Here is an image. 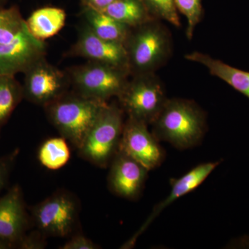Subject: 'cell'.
I'll return each mask as SVG.
<instances>
[{
  "label": "cell",
  "instance_id": "6da1fadb",
  "mask_svg": "<svg viewBox=\"0 0 249 249\" xmlns=\"http://www.w3.org/2000/svg\"><path fill=\"white\" fill-rule=\"evenodd\" d=\"M152 133L159 141L170 142L180 149L195 146L205 132L204 112L193 101L167 100L152 124Z\"/></svg>",
  "mask_w": 249,
  "mask_h": 249
},
{
  "label": "cell",
  "instance_id": "7a4b0ae2",
  "mask_svg": "<svg viewBox=\"0 0 249 249\" xmlns=\"http://www.w3.org/2000/svg\"><path fill=\"white\" fill-rule=\"evenodd\" d=\"M106 101L76 94L62 95L45 106L49 120L62 137L79 149Z\"/></svg>",
  "mask_w": 249,
  "mask_h": 249
},
{
  "label": "cell",
  "instance_id": "3957f363",
  "mask_svg": "<svg viewBox=\"0 0 249 249\" xmlns=\"http://www.w3.org/2000/svg\"><path fill=\"white\" fill-rule=\"evenodd\" d=\"M129 33L124 46L129 71L137 75L152 73L169 57L171 47L166 30L157 23L147 22Z\"/></svg>",
  "mask_w": 249,
  "mask_h": 249
},
{
  "label": "cell",
  "instance_id": "277c9868",
  "mask_svg": "<svg viewBox=\"0 0 249 249\" xmlns=\"http://www.w3.org/2000/svg\"><path fill=\"white\" fill-rule=\"evenodd\" d=\"M124 126L123 111L106 105L78 149L80 155L98 166H107L119 150Z\"/></svg>",
  "mask_w": 249,
  "mask_h": 249
},
{
  "label": "cell",
  "instance_id": "5b68a950",
  "mask_svg": "<svg viewBox=\"0 0 249 249\" xmlns=\"http://www.w3.org/2000/svg\"><path fill=\"white\" fill-rule=\"evenodd\" d=\"M129 72L119 67L89 61L72 69L70 75L77 93L106 102L113 96H120L128 83Z\"/></svg>",
  "mask_w": 249,
  "mask_h": 249
},
{
  "label": "cell",
  "instance_id": "8992f818",
  "mask_svg": "<svg viewBox=\"0 0 249 249\" xmlns=\"http://www.w3.org/2000/svg\"><path fill=\"white\" fill-rule=\"evenodd\" d=\"M129 117L152 124L167 101L160 80L152 73L137 75L119 96Z\"/></svg>",
  "mask_w": 249,
  "mask_h": 249
},
{
  "label": "cell",
  "instance_id": "52a82bcc",
  "mask_svg": "<svg viewBox=\"0 0 249 249\" xmlns=\"http://www.w3.org/2000/svg\"><path fill=\"white\" fill-rule=\"evenodd\" d=\"M78 207L75 199L66 193H57L36 205L33 218L44 235L65 237L76 225Z\"/></svg>",
  "mask_w": 249,
  "mask_h": 249
},
{
  "label": "cell",
  "instance_id": "ba28073f",
  "mask_svg": "<svg viewBox=\"0 0 249 249\" xmlns=\"http://www.w3.org/2000/svg\"><path fill=\"white\" fill-rule=\"evenodd\" d=\"M158 142L147 129V124L128 116L124 124L119 151L150 170L159 166L163 159V152Z\"/></svg>",
  "mask_w": 249,
  "mask_h": 249
},
{
  "label": "cell",
  "instance_id": "9c48e42d",
  "mask_svg": "<svg viewBox=\"0 0 249 249\" xmlns=\"http://www.w3.org/2000/svg\"><path fill=\"white\" fill-rule=\"evenodd\" d=\"M24 73L23 95L31 102L45 107L65 94V74L45 58L36 62Z\"/></svg>",
  "mask_w": 249,
  "mask_h": 249
},
{
  "label": "cell",
  "instance_id": "30bf717a",
  "mask_svg": "<svg viewBox=\"0 0 249 249\" xmlns=\"http://www.w3.org/2000/svg\"><path fill=\"white\" fill-rule=\"evenodd\" d=\"M45 42L34 37L27 26L14 39L6 44H0V75L13 76L24 73L33 65L45 58Z\"/></svg>",
  "mask_w": 249,
  "mask_h": 249
},
{
  "label": "cell",
  "instance_id": "8fae6325",
  "mask_svg": "<svg viewBox=\"0 0 249 249\" xmlns=\"http://www.w3.org/2000/svg\"><path fill=\"white\" fill-rule=\"evenodd\" d=\"M71 53L89 61L106 64L129 70L128 57L124 44L101 38L85 26L80 31Z\"/></svg>",
  "mask_w": 249,
  "mask_h": 249
},
{
  "label": "cell",
  "instance_id": "7c38bea8",
  "mask_svg": "<svg viewBox=\"0 0 249 249\" xmlns=\"http://www.w3.org/2000/svg\"><path fill=\"white\" fill-rule=\"evenodd\" d=\"M219 162H209L198 165L181 178L173 180L170 193L165 199L156 205L151 213L147 218L146 221L142 224L140 229L128 241L122 246V249H130L133 247L139 236L142 235L151 223L161 213L174 201L178 200L181 196H186L204 182L208 177L215 169Z\"/></svg>",
  "mask_w": 249,
  "mask_h": 249
},
{
  "label": "cell",
  "instance_id": "4fadbf2b",
  "mask_svg": "<svg viewBox=\"0 0 249 249\" xmlns=\"http://www.w3.org/2000/svg\"><path fill=\"white\" fill-rule=\"evenodd\" d=\"M149 170L124 152H116L111 160L109 185L111 191L127 199L138 196Z\"/></svg>",
  "mask_w": 249,
  "mask_h": 249
},
{
  "label": "cell",
  "instance_id": "5bb4252c",
  "mask_svg": "<svg viewBox=\"0 0 249 249\" xmlns=\"http://www.w3.org/2000/svg\"><path fill=\"white\" fill-rule=\"evenodd\" d=\"M28 218L20 188L14 186L0 198V238L17 246L25 235Z\"/></svg>",
  "mask_w": 249,
  "mask_h": 249
},
{
  "label": "cell",
  "instance_id": "9a60e30c",
  "mask_svg": "<svg viewBox=\"0 0 249 249\" xmlns=\"http://www.w3.org/2000/svg\"><path fill=\"white\" fill-rule=\"evenodd\" d=\"M185 58L190 61L204 65L211 74L224 80L249 99V72L230 66L221 60L200 52H194L187 54Z\"/></svg>",
  "mask_w": 249,
  "mask_h": 249
},
{
  "label": "cell",
  "instance_id": "2e32d148",
  "mask_svg": "<svg viewBox=\"0 0 249 249\" xmlns=\"http://www.w3.org/2000/svg\"><path fill=\"white\" fill-rule=\"evenodd\" d=\"M83 16L86 26L95 35L104 40L125 43L130 27L116 20L102 11L84 6Z\"/></svg>",
  "mask_w": 249,
  "mask_h": 249
},
{
  "label": "cell",
  "instance_id": "e0dca14e",
  "mask_svg": "<svg viewBox=\"0 0 249 249\" xmlns=\"http://www.w3.org/2000/svg\"><path fill=\"white\" fill-rule=\"evenodd\" d=\"M66 19V13L63 9L47 6L34 11L26 23L31 35L44 42L62 30Z\"/></svg>",
  "mask_w": 249,
  "mask_h": 249
},
{
  "label": "cell",
  "instance_id": "ac0fdd59",
  "mask_svg": "<svg viewBox=\"0 0 249 249\" xmlns=\"http://www.w3.org/2000/svg\"><path fill=\"white\" fill-rule=\"evenodd\" d=\"M102 11L130 28L149 21L148 11L142 0H114Z\"/></svg>",
  "mask_w": 249,
  "mask_h": 249
},
{
  "label": "cell",
  "instance_id": "d6986e66",
  "mask_svg": "<svg viewBox=\"0 0 249 249\" xmlns=\"http://www.w3.org/2000/svg\"><path fill=\"white\" fill-rule=\"evenodd\" d=\"M70 147L64 137L49 139L43 142L38 151L41 164L49 170H58L70 160Z\"/></svg>",
  "mask_w": 249,
  "mask_h": 249
},
{
  "label": "cell",
  "instance_id": "ffe728a7",
  "mask_svg": "<svg viewBox=\"0 0 249 249\" xmlns=\"http://www.w3.org/2000/svg\"><path fill=\"white\" fill-rule=\"evenodd\" d=\"M22 87L14 76L0 75V130L20 102Z\"/></svg>",
  "mask_w": 249,
  "mask_h": 249
},
{
  "label": "cell",
  "instance_id": "44dd1931",
  "mask_svg": "<svg viewBox=\"0 0 249 249\" xmlns=\"http://www.w3.org/2000/svg\"><path fill=\"white\" fill-rule=\"evenodd\" d=\"M26 27V20L17 10H0V44L9 43L14 40Z\"/></svg>",
  "mask_w": 249,
  "mask_h": 249
},
{
  "label": "cell",
  "instance_id": "7402d4cb",
  "mask_svg": "<svg viewBox=\"0 0 249 249\" xmlns=\"http://www.w3.org/2000/svg\"><path fill=\"white\" fill-rule=\"evenodd\" d=\"M148 12L164 19L175 27H179L178 9L174 0H142Z\"/></svg>",
  "mask_w": 249,
  "mask_h": 249
},
{
  "label": "cell",
  "instance_id": "603a6c76",
  "mask_svg": "<svg viewBox=\"0 0 249 249\" xmlns=\"http://www.w3.org/2000/svg\"><path fill=\"white\" fill-rule=\"evenodd\" d=\"M177 9L186 18L188 22L186 35L191 39L202 15L201 0H174Z\"/></svg>",
  "mask_w": 249,
  "mask_h": 249
},
{
  "label": "cell",
  "instance_id": "cb8c5ba5",
  "mask_svg": "<svg viewBox=\"0 0 249 249\" xmlns=\"http://www.w3.org/2000/svg\"><path fill=\"white\" fill-rule=\"evenodd\" d=\"M46 236L40 231L24 235L17 243L16 248L21 249H43L46 247Z\"/></svg>",
  "mask_w": 249,
  "mask_h": 249
},
{
  "label": "cell",
  "instance_id": "d4e9b609",
  "mask_svg": "<svg viewBox=\"0 0 249 249\" xmlns=\"http://www.w3.org/2000/svg\"><path fill=\"white\" fill-rule=\"evenodd\" d=\"M17 155L18 151L16 150L10 155L0 159V192L7 183L11 168Z\"/></svg>",
  "mask_w": 249,
  "mask_h": 249
},
{
  "label": "cell",
  "instance_id": "484cf974",
  "mask_svg": "<svg viewBox=\"0 0 249 249\" xmlns=\"http://www.w3.org/2000/svg\"><path fill=\"white\" fill-rule=\"evenodd\" d=\"M61 249H96L98 247L94 242L85 237L84 235H76L67 242Z\"/></svg>",
  "mask_w": 249,
  "mask_h": 249
},
{
  "label": "cell",
  "instance_id": "4316f807",
  "mask_svg": "<svg viewBox=\"0 0 249 249\" xmlns=\"http://www.w3.org/2000/svg\"><path fill=\"white\" fill-rule=\"evenodd\" d=\"M114 0H83L84 6L103 11Z\"/></svg>",
  "mask_w": 249,
  "mask_h": 249
},
{
  "label": "cell",
  "instance_id": "83f0119b",
  "mask_svg": "<svg viewBox=\"0 0 249 249\" xmlns=\"http://www.w3.org/2000/svg\"><path fill=\"white\" fill-rule=\"evenodd\" d=\"M16 248V245L9 240L0 238V249H11Z\"/></svg>",
  "mask_w": 249,
  "mask_h": 249
}]
</instances>
